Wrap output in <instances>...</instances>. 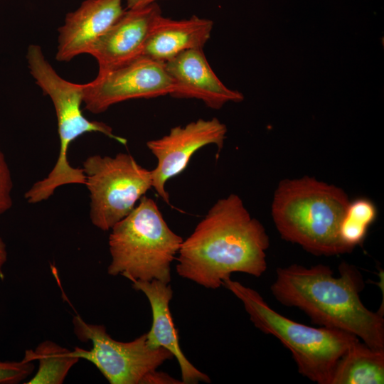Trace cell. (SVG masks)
I'll return each mask as SVG.
<instances>
[{"instance_id":"cell-1","label":"cell","mask_w":384,"mask_h":384,"mask_svg":"<svg viewBox=\"0 0 384 384\" xmlns=\"http://www.w3.org/2000/svg\"><path fill=\"white\" fill-rule=\"evenodd\" d=\"M270 239L237 194L218 200L183 240L178 274L207 289L223 286L233 273L260 277L267 270Z\"/></svg>"},{"instance_id":"cell-2","label":"cell","mask_w":384,"mask_h":384,"mask_svg":"<svg viewBox=\"0 0 384 384\" xmlns=\"http://www.w3.org/2000/svg\"><path fill=\"white\" fill-rule=\"evenodd\" d=\"M334 277L324 265L278 267L271 292L282 304L296 307L321 326L348 332L369 347L384 351V319L360 298L364 282L360 272L343 262Z\"/></svg>"},{"instance_id":"cell-3","label":"cell","mask_w":384,"mask_h":384,"mask_svg":"<svg viewBox=\"0 0 384 384\" xmlns=\"http://www.w3.org/2000/svg\"><path fill=\"white\" fill-rule=\"evenodd\" d=\"M350 202L341 188L305 176L282 180L274 191L272 217L282 238L316 256L350 252L339 226Z\"/></svg>"},{"instance_id":"cell-4","label":"cell","mask_w":384,"mask_h":384,"mask_svg":"<svg viewBox=\"0 0 384 384\" xmlns=\"http://www.w3.org/2000/svg\"><path fill=\"white\" fill-rule=\"evenodd\" d=\"M110 230V275L170 283L171 264L183 239L169 228L154 200L143 196Z\"/></svg>"},{"instance_id":"cell-5","label":"cell","mask_w":384,"mask_h":384,"mask_svg":"<svg viewBox=\"0 0 384 384\" xmlns=\"http://www.w3.org/2000/svg\"><path fill=\"white\" fill-rule=\"evenodd\" d=\"M223 286L242 302L256 328L277 338L291 351L299 373L318 384H331L337 363L359 339L341 330L309 326L284 316L256 290L230 278Z\"/></svg>"},{"instance_id":"cell-6","label":"cell","mask_w":384,"mask_h":384,"mask_svg":"<svg viewBox=\"0 0 384 384\" xmlns=\"http://www.w3.org/2000/svg\"><path fill=\"white\" fill-rule=\"evenodd\" d=\"M81 169L90 193L91 223L103 231L126 217L152 187L151 170L139 165L129 153L92 155Z\"/></svg>"},{"instance_id":"cell-7","label":"cell","mask_w":384,"mask_h":384,"mask_svg":"<svg viewBox=\"0 0 384 384\" xmlns=\"http://www.w3.org/2000/svg\"><path fill=\"white\" fill-rule=\"evenodd\" d=\"M73 324L77 338L92 344L89 350L75 347L73 355L95 365L111 384H149L151 375L174 358L168 350L149 346L146 334L122 342L112 338L104 325L87 323L79 315Z\"/></svg>"},{"instance_id":"cell-8","label":"cell","mask_w":384,"mask_h":384,"mask_svg":"<svg viewBox=\"0 0 384 384\" xmlns=\"http://www.w3.org/2000/svg\"><path fill=\"white\" fill-rule=\"evenodd\" d=\"M28 66L36 83L51 100L58 121L60 149L54 168L66 172L71 168L68 152L71 143L81 135L99 132L126 145L127 140L115 135L108 124L87 119L82 113L83 84L73 83L60 77L46 58L41 48L30 45L27 50Z\"/></svg>"},{"instance_id":"cell-9","label":"cell","mask_w":384,"mask_h":384,"mask_svg":"<svg viewBox=\"0 0 384 384\" xmlns=\"http://www.w3.org/2000/svg\"><path fill=\"white\" fill-rule=\"evenodd\" d=\"M174 90V81L164 63L140 56L119 66L98 70L93 80L83 84V104L91 113L100 114L121 102L171 95Z\"/></svg>"},{"instance_id":"cell-10","label":"cell","mask_w":384,"mask_h":384,"mask_svg":"<svg viewBox=\"0 0 384 384\" xmlns=\"http://www.w3.org/2000/svg\"><path fill=\"white\" fill-rule=\"evenodd\" d=\"M226 134V126L218 118H201L184 126L174 127L162 137L146 142L147 148L157 160L156 167L151 170L152 188L166 204L171 206L166 183L181 174L200 149L215 144L220 151Z\"/></svg>"},{"instance_id":"cell-11","label":"cell","mask_w":384,"mask_h":384,"mask_svg":"<svg viewBox=\"0 0 384 384\" xmlns=\"http://www.w3.org/2000/svg\"><path fill=\"white\" fill-rule=\"evenodd\" d=\"M161 16L157 3L139 9H126L92 44L87 54L96 59L99 70L113 68L140 57L148 37Z\"/></svg>"},{"instance_id":"cell-12","label":"cell","mask_w":384,"mask_h":384,"mask_svg":"<svg viewBox=\"0 0 384 384\" xmlns=\"http://www.w3.org/2000/svg\"><path fill=\"white\" fill-rule=\"evenodd\" d=\"M174 83L171 95L176 98L201 100L208 107L220 109L228 102H240L243 95L228 88L219 80L203 52V48L183 51L164 63Z\"/></svg>"},{"instance_id":"cell-13","label":"cell","mask_w":384,"mask_h":384,"mask_svg":"<svg viewBox=\"0 0 384 384\" xmlns=\"http://www.w3.org/2000/svg\"><path fill=\"white\" fill-rule=\"evenodd\" d=\"M122 0H85L58 29L56 60L70 61L90 48L124 14Z\"/></svg>"},{"instance_id":"cell-14","label":"cell","mask_w":384,"mask_h":384,"mask_svg":"<svg viewBox=\"0 0 384 384\" xmlns=\"http://www.w3.org/2000/svg\"><path fill=\"white\" fill-rule=\"evenodd\" d=\"M135 290L144 294L152 313V324L146 334L147 343L153 348H164L176 358L183 384L210 383L208 375L197 369L184 356L179 345L178 331L175 327L169 309L173 297L170 284L158 280H132Z\"/></svg>"},{"instance_id":"cell-15","label":"cell","mask_w":384,"mask_h":384,"mask_svg":"<svg viewBox=\"0 0 384 384\" xmlns=\"http://www.w3.org/2000/svg\"><path fill=\"white\" fill-rule=\"evenodd\" d=\"M213 27V21L197 16L180 20L162 16L148 37L141 56L165 63L183 51L203 48Z\"/></svg>"},{"instance_id":"cell-16","label":"cell","mask_w":384,"mask_h":384,"mask_svg":"<svg viewBox=\"0 0 384 384\" xmlns=\"http://www.w3.org/2000/svg\"><path fill=\"white\" fill-rule=\"evenodd\" d=\"M384 351L358 339L336 364L331 384H383Z\"/></svg>"},{"instance_id":"cell-17","label":"cell","mask_w":384,"mask_h":384,"mask_svg":"<svg viewBox=\"0 0 384 384\" xmlns=\"http://www.w3.org/2000/svg\"><path fill=\"white\" fill-rule=\"evenodd\" d=\"M23 360L38 361V371L27 384H61L80 358L72 351L52 341H44L35 350H27Z\"/></svg>"},{"instance_id":"cell-18","label":"cell","mask_w":384,"mask_h":384,"mask_svg":"<svg viewBox=\"0 0 384 384\" xmlns=\"http://www.w3.org/2000/svg\"><path fill=\"white\" fill-rule=\"evenodd\" d=\"M376 216V206L370 199L358 198L350 201L339 226L342 242L351 250L362 243Z\"/></svg>"},{"instance_id":"cell-19","label":"cell","mask_w":384,"mask_h":384,"mask_svg":"<svg viewBox=\"0 0 384 384\" xmlns=\"http://www.w3.org/2000/svg\"><path fill=\"white\" fill-rule=\"evenodd\" d=\"M33 361H0V384H16L26 379L34 370Z\"/></svg>"},{"instance_id":"cell-20","label":"cell","mask_w":384,"mask_h":384,"mask_svg":"<svg viewBox=\"0 0 384 384\" xmlns=\"http://www.w3.org/2000/svg\"><path fill=\"white\" fill-rule=\"evenodd\" d=\"M13 182L9 165L0 149V215L9 210L12 205Z\"/></svg>"},{"instance_id":"cell-21","label":"cell","mask_w":384,"mask_h":384,"mask_svg":"<svg viewBox=\"0 0 384 384\" xmlns=\"http://www.w3.org/2000/svg\"><path fill=\"white\" fill-rule=\"evenodd\" d=\"M160 0H126L127 9H135L145 7Z\"/></svg>"},{"instance_id":"cell-22","label":"cell","mask_w":384,"mask_h":384,"mask_svg":"<svg viewBox=\"0 0 384 384\" xmlns=\"http://www.w3.org/2000/svg\"><path fill=\"white\" fill-rule=\"evenodd\" d=\"M7 256L8 254L6 244L3 239L0 237V271L7 260Z\"/></svg>"}]
</instances>
